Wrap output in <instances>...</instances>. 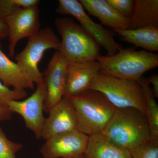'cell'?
Listing matches in <instances>:
<instances>
[{"instance_id":"cell-23","label":"cell","mask_w":158,"mask_h":158,"mask_svg":"<svg viewBox=\"0 0 158 158\" xmlns=\"http://www.w3.org/2000/svg\"><path fill=\"white\" fill-rule=\"evenodd\" d=\"M130 152L131 158H158V144L149 141Z\"/></svg>"},{"instance_id":"cell-9","label":"cell","mask_w":158,"mask_h":158,"mask_svg":"<svg viewBox=\"0 0 158 158\" xmlns=\"http://www.w3.org/2000/svg\"><path fill=\"white\" fill-rule=\"evenodd\" d=\"M33 94L23 101H12L8 108L12 113L19 114L23 118L26 127L34 133L37 139L45 121L44 116V104L46 97V89L44 83L37 84Z\"/></svg>"},{"instance_id":"cell-25","label":"cell","mask_w":158,"mask_h":158,"mask_svg":"<svg viewBox=\"0 0 158 158\" xmlns=\"http://www.w3.org/2000/svg\"><path fill=\"white\" fill-rule=\"evenodd\" d=\"M150 85H151L152 88V91L155 98L158 97V76L156 74H152L148 79Z\"/></svg>"},{"instance_id":"cell-20","label":"cell","mask_w":158,"mask_h":158,"mask_svg":"<svg viewBox=\"0 0 158 158\" xmlns=\"http://www.w3.org/2000/svg\"><path fill=\"white\" fill-rule=\"evenodd\" d=\"M38 0H0V21L4 22L6 18L19 8L37 6Z\"/></svg>"},{"instance_id":"cell-26","label":"cell","mask_w":158,"mask_h":158,"mask_svg":"<svg viewBox=\"0 0 158 158\" xmlns=\"http://www.w3.org/2000/svg\"><path fill=\"white\" fill-rule=\"evenodd\" d=\"M12 112L7 107L0 105V121H6L11 118Z\"/></svg>"},{"instance_id":"cell-10","label":"cell","mask_w":158,"mask_h":158,"mask_svg":"<svg viewBox=\"0 0 158 158\" xmlns=\"http://www.w3.org/2000/svg\"><path fill=\"white\" fill-rule=\"evenodd\" d=\"M89 138L77 130L62 133L45 140L40 152L44 158H75L85 152Z\"/></svg>"},{"instance_id":"cell-24","label":"cell","mask_w":158,"mask_h":158,"mask_svg":"<svg viewBox=\"0 0 158 158\" xmlns=\"http://www.w3.org/2000/svg\"><path fill=\"white\" fill-rule=\"evenodd\" d=\"M108 3L119 14L129 18L132 13L134 0H107Z\"/></svg>"},{"instance_id":"cell-4","label":"cell","mask_w":158,"mask_h":158,"mask_svg":"<svg viewBox=\"0 0 158 158\" xmlns=\"http://www.w3.org/2000/svg\"><path fill=\"white\" fill-rule=\"evenodd\" d=\"M55 24L62 37L59 51L68 62L96 60L100 46L81 26L68 17L58 18Z\"/></svg>"},{"instance_id":"cell-17","label":"cell","mask_w":158,"mask_h":158,"mask_svg":"<svg viewBox=\"0 0 158 158\" xmlns=\"http://www.w3.org/2000/svg\"><path fill=\"white\" fill-rule=\"evenodd\" d=\"M130 30L153 27H158V0H135L129 18Z\"/></svg>"},{"instance_id":"cell-7","label":"cell","mask_w":158,"mask_h":158,"mask_svg":"<svg viewBox=\"0 0 158 158\" xmlns=\"http://www.w3.org/2000/svg\"><path fill=\"white\" fill-rule=\"evenodd\" d=\"M56 12L59 14L71 15L76 19L82 27L106 51V56H113L122 48L115 40L113 33L100 24L94 22L86 13L79 1L59 0Z\"/></svg>"},{"instance_id":"cell-18","label":"cell","mask_w":158,"mask_h":158,"mask_svg":"<svg viewBox=\"0 0 158 158\" xmlns=\"http://www.w3.org/2000/svg\"><path fill=\"white\" fill-rule=\"evenodd\" d=\"M0 80L7 87L17 90L34 89V84L23 74L17 63L11 61L3 52L0 43Z\"/></svg>"},{"instance_id":"cell-2","label":"cell","mask_w":158,"mask_h":158,"mask_svg":"<svg viewBox=\"0 0 158 158\" xmlns=\"http://www.w3.org/2000/svg\"><path fill=\"white\" fill-rule=\"evenodd\" d=\"M66 97L75 111L77 130L88 136L102 134L116 110L106 96L97 90L89 89L77 96Z\"/></svg>"},{"instance_id":"cell-28","label":"cell","mask_w":158,"mask_h":158,"mask_svg":"<svg viewBox=\"0 0 158 158\" xmlns=\"http://www.w3.org/2000/svg\"><path fill=\"white\" fill-rule=\"evenodd\" d=\"M75 158H83V155H82L79 156L77 157H76Z\"/></svg>"},{"instance_id":"cell-21","label":"cell","mask_w":158,"mask_h":158,"mask_svg":"<svg viewBox=\"0 0 158 158\" xmlns=\"http://www.w3.org/2000/svg\"><path fill=\"white\" fill-rule=\"evenodd\" d=\"M22 148V144L9 140L0 127V158H16V153Z\"/></svg>"},{"instance_id":"cell-19","label":"cell","mask_w":158,"mask_h":158,"mask_svg":"<svg viewBox=\"0 0 158 158\" xmlns=\"http://www.w3.org/2000/svg\"><path fill=\"white\" fill-rule=\"evenodd\" d=\"M144 90L146 104V116L149 128L150 141L158 144V105L152 91L148 78L138 81Z\"/></svg>"},{"instance_id":"cell-14","label":"cell","mask_w":158,"mask_h":158,"mask_svg":"<svg viewBox=\"0 0 158 158\" xmlns=\"http://www.w3.org/2000/svg\"><path fill=\"white\" fill-rule=\"evenodd\" d=\"M88 14L98 19L104 25L113 30L129 29V18L119 14L107 0H80Z\"/></svg>"},{"instance_id":"cell-11","label":"cell","mask_w":158,"mask_h":158,"mask_svg":"<svg viewBox=\"0 0 158 158\" xmlns=\"http://www.w3.org/2000/svg\"><path fill=\"white\" fill-rule=\"evenodd\" d=\"M68 61L59 51L55 52L43 74L46 89L44 112L51 108L65 96Z\"/></svg>"},{"instance_id":"cell-16","label":"cell","mask_w":158,"mask_h":158,"mask_svg":"<svg viewBox=\"0 0 158 158\" xmlns=\"http://www.w3.org/2000/svg\"><path fill=\"white\" fill-rule=\"evenodd\" d=\"M123 41L135 47L141 48L148 52L158 51V27H145L135 29L113 30Z\"/></svg>"},{"instance_id":"cell-15","label":"cell","mask_w":158,"mask_h":158,"mask_svg":"<svg viewBox=\"0 0 158 158\" xmlns=\"http://www.w3.org/2000/svg\"><path fill=\"white\" fill-rule=\"evenodd\" d=\"M83 158H131L130 151L114 143L102 134L89 136Z\"/></svg>"},{"instance_id":"cell-3","label":"cell","mask_w":158,"mask_h":158,"mask_svg":"<svg viewBox=\"0 0 158 158\" xmlns=\"http://www.w3.org/2000/svg\"><path fill=\"white\" fill-rule=\"evenodd\" d=\"M100 73L118 78L138 81L147 71L158 66V55L135 47L122 48L112 56L99 55L96 59Z\"/></svg>"},{"instance_id":"cell-6","label":"cell","mask_w":158,"mask_h":158,"mask_svg":"<svg viewBox=\"0 0 158 158\" xmlns=\"http://www.w3.org/2000/svg\"><path fill=\"white\" fill-rule=\"evenodd\" d=\"M61 40L50 28L40 29L34 36L28 38L25 48L16 55L15 59L23 74L32 84L44 82L43 74L38 65L44 52L50 49L59 51Z\"/></svg>"},{"instance_id":"cell-13","label":"cell","mask_w":158,"mask_h":158,"mask_svg":"<svg viewBox=\"0 0 158 158\" xmlns=\"http://www.w3.org/2000/svg\"><path fill=\"white\" fill-rule=\"evenodd\" d=\"M100 71L99 64L96 60L68 62L65 96H77L89 90L91 82Z\"/></svg>"},{"instance_id":"cell-1","label":"cell","mask_w":158,"mask_h":158,"mask_svg":"<svg viewBox=\"0 0 158 158\" xmlns=\"http://www.w3.org/2000/svg\"><path fill=\"white\" fill-rule=\"evenodd\" d=\"M130 151L150 141L147 116L134 108H116L102 134Z\"/></svg>"},{"instance_id":"cell-8","label":"cell","mask_w":158,"mask_h":158,"mask_svg":"<svg viewBox=\"0 0 158 158\" xmlns=\"http://www.w3.org/2000/svg\"><path fill=\"white\" fill-rule=\"evenodd\" d=\"M4 23L8 29L9 56L13 57L17 43L34 36L40 29L38 6L18 8L6 18Z\"/></svg>"},{"instance_id":"cell-22","label":"cell","mask_w":158,"mask_h":158,"mask_svg":"<svg viewBox=\"0 0 158 158\" xmlns=\"http://www.w3.org/2000/svg\"><path fill=\"white\" fill-rule=\"evenodd\" d=\"M27 96L26 90L11 89L7 87L0 80V105L8 107L12 101L20 100Z\"/></svg>"},{"instance_id":"cell-12","label":"cell","mask_w":158,"mask_h":158,"mask_svg":"<svg viewBox=\"0 0 158 158\" xmlns=\"http://www.w3.org/2000/svg\"><path fill=\"white\" fill-rule=\"evenodd\" d=\"M48 113L43 126L40 138L45 141L52 136L77 130L75 111L66 96L54 105Z\"/></svg>"},{"instance_id":"cell-5","label":"cell","mask_w":158,"mask_h":158,"mask_svg":"<svg viewBox=\"0 0 158 158\" xmlns=\"http://www.w3.org/2000/svg\"><path fill=\"white\" fill-rule=\"evenodd\" d=\"M89 89L101 92L116 108H134L146 116L145 95L138 81L118 78L99 72Z\"/></svg>"},{"instance_id":"cell-27","label":"cell","mask_w":158,"mask_h":158,"mask_svg":"<svg viewBox=\"0 0 158 158\" xmlns=\"http://www.w3.org/2000/svg\"><path fill=\"white\" fill-rule=\"evenodd\" d=\"M8 29L6 24L0 21V39L8 37Z\"/></svg>"}]
</instances>
